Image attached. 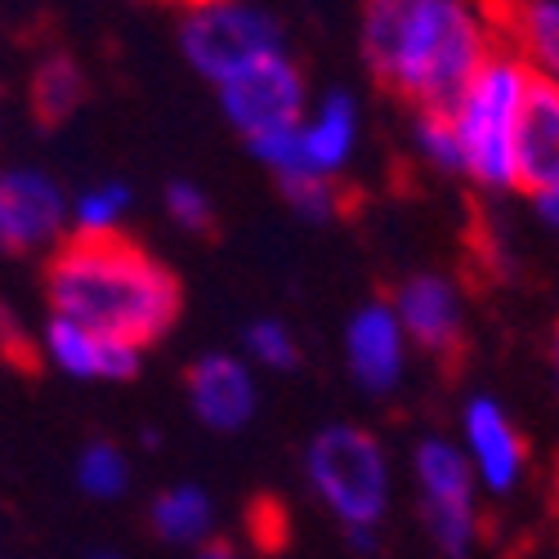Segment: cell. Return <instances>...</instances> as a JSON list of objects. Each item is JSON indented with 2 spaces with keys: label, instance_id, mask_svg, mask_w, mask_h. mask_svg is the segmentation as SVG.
I'll return each mask as SVG.
<instances>
[{
  "label": "cell",
  "instance_id": "obj_1",
  "mask_svg": "<svg viewBox=\"0 0 559 559\" xmlns=\"http://www.w3.org/2000/svg\"><path fill=\"white\" fill-rule=\"evenodd\" d=\"M45 300L55 318L134 349L157 345L183 313V287L175 269L126 233L63 238L45 264Z\"/></svg>",
  "mask_w": 559,
  "mask_h": 559
},
{
  "label": "cell",
  "instance_id": "obj_2",
  "mask_svg": "<svg viewBox=\"0 0 559 559\" xmlns=\"http://www.w3.org/2000/svg\"><path fill=\"white\" fill-rule=\"evenodd\" d=\"M497 45L492 14L461 0H377L362 10V55L412 112H448Z\"/></svg>",
  "mask_w": 559,
  "mask_h": 559
},
{
  "label": "cell",
  "instance_id": "obj_3",
  "mask_svg": "<svg viewBox=\"0 0 559 559\" xmlns=\"http://www.w3.org/2000/svg\"><path fill=\"white\" fill-rule=\"evenodd\" d=\"M533 72L515 50H497L488 63L471 76V85L456 95L448 108L456 148H461V175L475 179L488 193H510L520 189V166H515V144H520V117L528 99Z\"/></svg>",
  "mask_w": 559,
  "mask_h": 559
},
{
  "label": "cell",
  "instance_id": "obj_4",
  "mask_svg": "<svg viewBox=\"0 0 559 559\" xmlns=\"http://www.w3.org/2000/svg\"><path fill=\"white\" fill-rule=\"evenodd\" d=\"M305 484L318 497V506L354 537V546H371L377 528L390 510L394 475L385 443L349 421H336L318 430L305 448Z\"/></svg>",
  "mask_w": 559,
  "mask_h": 559
},
{
  "label": "cell",
  "instance_id": "obj_5",
  "mask_svg": "<svg viewBox=\"0 0 559 559\" xmlns=\"http://www.w3.org/2000/svg\"><path fill=\"white\" fill-rule=\"evenodd\" d=\"M175 40H179V55L193 63V72H202L219 90L228 76H238L251 63L283 50V27L260 5H242V0H198V5L179 10Z\"/></svg>",
  "mask_w": 559,
  "mask_h": 559
},
{
  "label": "cell",
  "instance_id": "obj_6",
  "mask_svg": "<svg viewBox=\"0 0 559 559\" xmlns=\"http://www.w3.org/2000/svg\"><path fill=\"white\" fill-rule=\"evenodd\" d=\"M412 475H416V506L430 542L448 559H465L479 542V501H475V471L465 461L461 443L430 435L412 452Z\"/></svg>",
  "mask_w": 559,
  "mask_h": 559
},
{
  "label": "cell",
  "instance_id": "obj_7",
  "mask_svg": "<svg viewBox=\"0 0 559 559\" xmlns=\"http://www.w3.org/2000/svg\"><path fill=\"white\" fill-rule=\"evenodd\" d=\"M305 72L292 63L287 50H277L260 63H251L247 72L228 76L219 85V108L228 117V126L238 130L247 144L269 134L296 130L305 121Z\"/></svg>",
  "mask_w": 559,
  "mask_h": 559
},
{
  "label": "cell",
  "instance_id": "obj_8",
  "mask_svg": "<svg viewBox=\"0 0 559 559\" xmlns=\"http://www.w3.org/2000/svg\"><path fill=\"white\" fill-rule=\"evenodd\" d=\"M68 198L40 170H0V255H27L63 242Z\"/></svg>",
  "mask_w": 559,
  "mask_h": 559
},
{
  "label": "cell",
  "instance_id": "obj_9",
  "mask_svg": "<svg viewBox=\"0 0 559 559\" xmlns=\"http://www.w3.org/2000/svg\"><path fill=\"white\" fill-rule=\"evenodd\" d=\"M461 452L471 461L475 484H484L492 497H506L524 484L528 443L520 426L510 421V412L488 394L471 399L461 412Z\"/></svg>",
  "mask_w": 559,
  "mask_h": 559
},
{
  "label": "cell",
  "instance_id": "obj_10",
  "mask_svg": "<svg viewBox=\"0 0 559 559\" xmlns=\"http://www.w3.org/2000/svg\"><path fill=\"white\" fill-rule=\"evenodd\" d=\"M390 309L399 318L403 336L426 349L430 358H456L465 345V305L452 277L443 273H412L394 287Z\"/></svg>",
  "mask_w": 559,
  "mask_h": 559
},
{
  "label": "cell",
  "instance_id": "obj_11",
  "mask_svg": "<svg viewBox=\"0 0 559 559\" xmlns=\"http://www.w3.org/2000/svg\"><path fill=\"white\" fill-rule=\"evenodd\" d=\"M345 362H349V377L362 394L385 399L399 390L403 367H407V336L399 328L390 300H371L349 318Z\"/></svg>",
  "mask_w": 559,
  "mask_h": 559
},
{
  "label": "cell",
  "instance_id": "obj_12",
  "mask_svg": "<svg viewBox=\"0 0 559 559\" xmlns=\"http://www.w3.org/2000/svg\"><path fill=\"white\" fill-rule=\"evenodd\" d=\"M183 385H189V407L193 416L215 430V435H233V430H247V421L255 416V371L247 358L238 354H202L189 377H183Z\"/></svg>",
  "mask_w": 559,
  "mask_h": 559
},
{
  "label": "cell",
  "instance_id": "obj_13",
  "mask_svg": "<svg viewBox=\"0 0 559 559\" xmlns=\"http://www.w3.org/2000/svg\"><path fill=\"white\" fill-rule=\"evenodd\" d=\"M40 354L76 381H130L139 371V362H144V349L121 345V341L99 336L90 328H76V322H68V318L45 322Z\"/></svg>",
  "mask_w": 559,
  "mask_h": 559
},
{
  "label": "cell",
  "instance_id": "obj_14",
  "mask_svg": "<svg viewBox=\"0 0 559 559\" xmlns=\"http://www.w3.org/2000/svg\"><path fill=\"white\" fill-rule=\"evenodd\" d=\"M354 148H358V104L345 90H332V95L313 112H305V121L296 126V157H300L296 175L341 179Z\"/></svg>",
  "mask_w": 559,
  "mask_h": 559
},
{
  "label": "cell",
  "instance_id": "obj_15",
  "mask_svg": "<svg viewBox=\"0 0 559 559\" xmlns=\"http://www.w3.org/2000/svg\"><path fill=\"white\" fill-rule=\"evenodd\" d=\"M515 166H520V189L528 198L559 175V85L537 81V76L528 85L524 117H520Z\"/></svg>",
  "mask_w": 559,
  "mask_h": 559
},
{
  "label": "cell",
  "instance_id": "obj_16",
  "mask_svg": "<svg viewBox=\"0 0 559 559\" xmlns=\"http://www.w3.org/2000/svg\"><path fill=\"white\" fill-rule=\"evenodd\" d=\"M506 50H515L537 81L559 85V0H528L492 14Z\"/></svg>",
  "mask_w": 559,
  "mask_h": 559
},
{
  "label": "cell",
  "instance_id": "obj_17",
  "mask_svg": "<svg viewBox=\"0 0 559 559\" xmlns=\"http://www.w3.org/2000/svg\"><path fill=\"white\" fill-rule=\"evenodd\" d=\"M148 528L166 546H193V550H202L206 542H215V506H211V497L198 484H175V488L153 497Z\"/></svg>",
  "mask_w": 559,
  "mask_h": 559
},
{
  "label": "cell",
  "instance_id": "obj_18",
  "mask_svg": "<svg viewBox=\"0 0 559 559\" xmlns=\"http://www.w3.org/2000/svg\"><path fill=\"white\" fill-rule=\"evenodd\" d=\"M85 99V72L68 50L40 55L27 81V108L40 126H63Z\"/></svg>",
  "mask_w": 559,
  "mask_h": 559
},
{
  "label": "cell",
  "instance_id": "obj_19",
  "mask_svg": "<svg viewBox=\"0 0 559 559\" xmlns=\"http://www.w3.org/2000/svg\"><path fill=\"white\" fill-rule=\"evenodd\" d=\"M130 202H134L130 183L104 179V183H95V189H85L68 202V224H72L76 238H108V233H121V219H126Z\"/></svg>",
  "mask_w": 559,
  "mask_h": 559
},
{
  "label": "cell",
  "instance_id": "obj_20",
  "mask_svg": "<svg viewBox=\"0 0 559 559\" xmlns=\"http://www.w3.org/2000/svg\"><path fill=\"white\" fill-rule=\"evenodd\" d=\"M76 488L95 501H117L130 488V456L108 439L85 443L76 452Z\"/></svg>",
  "mask_w": 559,
  "mask_h": 559
},
{
  "label": "cell",
  "instance_id": "obj_21",
  "mask_svg": "<svg viewBox=\"0 0 559 559\" xmlns=\"http://www.w3.org/2000/svg\"><path fill=\"white\" fill-rule=\"evenodd\" d=\"M242 349L255 367H269V371H296L300 367V345H296L287 322H277V318L251 322L247 336H242Z\"/></svg>",
  "mask_w": 559,
  "mask_h": 559
},
{
  "label": "cell",
  "instance_id": "obj_22",
  "mask_svg": "<svg viewBox=\"0 0 559 559\" xmlns=\"http://www.w3.org/2000/svg\"><path fill=\"white\" fill-rule=\"evenodd\" d=\"M277 189H283V198L292 202L296 215L305 219H336L341 206H345V193H341V179H328V175H287L277 179Z\"/></svg>",
  "mask_w": 559,
  "mask_h": 559
},
{
  "label": "cell",
  "instance_id": "obj_23",
  "mask_svg": "<svg viewBox=\"0 0 559 559\" xmlns=\"http://www.w3.org/2000/svg\"><path fill=\"white\" fill-rule=\"evenodd\" d=\"M412 139H416V153H421L435 170L461 175V148H456L448 112H412Z\"/></svg>",
  "mask_w": 559,
  "mask_h": 559
},
{
  "label": "cell",
  "instance_id": "obj_24",
  "mask_svg": "<svg viewBox=\"0 0 559 559\" xmlns=\"http://www.w3.org/2000/svg\"><path fill=\"white\" fill-rule=\"evenodd\" d=\"M162 206H166L170 224L183 228V233H211V228H215V202L206 198V189H198L193 179H175V183H166Z\"/></svg>",
  "mask_w": 559,
  "mask_h": 559
},
{
  "label": "cell",
  "instance_id": "obj_25",
  "mask_svg": "<svg viewBox=\"0 0 559 559\" xmlns=\"http://www.w3.org/2000/svg\"><path fill=\"white\" fill-rule=\"evenodd\" d=\"M0 349H5V358H10V362L19 358V362L27 367V354H32V345L23 341V332L14 328V318H10L5 309H0Z\"/></svg>",
  "mask_w": 559,
  "mask_h": 559
},
{
  "label": "cell",
  "instance_id": "obj_26",
  "mask_svg": "<svg viewBox=\"0 0 559 559\" xmlns=\"http://www.w3.org/2000/svg\"><path fill=\"white\" fill-rule=\"evenodd\" d=\"M533 206H537V215L559 233V175L546 183V189H537V193H533Z\"/></svg>",
  "mask_w": 559,
  "mask_h": 559
},
{
  "label": "cell",
  "instance_id": "obj_27",
  "mask_svg": "<svg viewBox=\"0 0 559 559\" xmlns=\"http://www.w3.org/2000/svg\"><path fill=\"white\" fill-rule=\"evenodd\" d=\"M193 559H238V555H233V546H228V542H206Z\"/></svg>",
  "mask_w": 559,
  "mask_h": 559
},
{
  "label": "cell",
  "instance_id": "obj_28",
  "mask_svg": "<svg viewBox=\"0 0 559 559\" xmlns=\"http://www.w3.org/2000/svg\"><path fill=\"white\" fill-rule=\"evenodd\" d=\"M546 358H550V381H555V394H559V328L550 332V349H546Z\"/></svg>",
  "mask_w": 559,
  "mask_h": 559
},
{
  "label": "cell",
  "instance_id": "obj_29",
  "mask_svg": "<svg viewBox=\"0 0 559 559\" xmlns=\"http://www.w3.org/2000/svg\"><path fill=\"white\" fill-rule=\"evenodd\" d=\"M85 559H126V555H117V550H90Z\"/></svg>",
  "mask_w": 559,
  "mask_h": 559
}]
</instances>
